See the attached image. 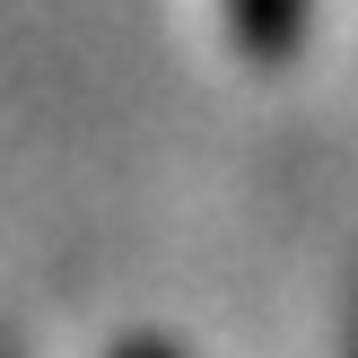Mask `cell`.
Returning <instances> with one entry per match:
<instances>
[{
    "mask_svg": "<svg viewBox=\"0 0 358 358\" xmlns=\"http://www.w3.org/2000/svg\"><path fill=\"white\" fill-rule=\"evenodd\" d=\"M227 35L254 70H280L306 35V0H227Z\"/></svg>",
    "mask_w": 358,
    "mask_h": 358,
    "instance_id": "cell-1",
    "label": "cell"
},
{
    "mask_svg": "<svg viewBox=\"0 0 358 358\" xmlns=\"http://www.w3.org/2000/svg\"><path fill=\"white\" fill-rule=\"evenodd\" d=\"M114 358H175V350H166V341H122Z\"/></svg>",
    "mask_w": 358,
    "mask_h": 358,
    "instance_id": "cell-2",
    "label": "cell"
}]
</instances>
